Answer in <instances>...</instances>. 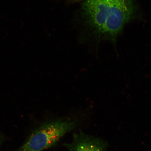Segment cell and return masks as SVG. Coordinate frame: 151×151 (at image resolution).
Returning a JSON list of instances; mask_svg holds the SVG:
<instances>
[{
  "label": "cell",
  "mask_w": 151,
  "mask_h": 151,
  "mask_svg": "<svg viewBox=\"0 0 151 151\" xmlns=\"http://www.w3.org/2000/svg\"><path fill=\"white\" fill-rule=\"evenodd\" d=\"M112 0H86L83 11L88 22L98 33L102 34Z\"/></svg>",
  "instance_id": "3957f363"
},
{
  "label": "cell",
  "mask_w": 151,
  "mask_h": 151,
  "mask_svg": "<svg viewBox=\"0 0 151 151\" xmlns=\"http://www.w3.org/2000/svg\"><path fill=\"white\" fill-rule=\"evenodd\" d=\"M63 146L69 151H106L101 139L81 131L73 134L72 140Z\"/></svg>",
  "instance_id": "277c9868"
},
{
  "label": "cell",
  "mask_w": 151,
  "mask_h": 151,
  "mask_svg": "<svg viewBox=\"0 0 151 151\" xmlns=\"http://www.w3.org/2000/svg\"><path fill=\"white\" fill-rule=\"evenodd\" d=\"M134 9L133 0H112L102 35L114 39L131 19Z\"/></svg>",
  "instance_id": "7a4b0ae2"
},
{
  "label": "cell",
  "mask_w": 151,
  "mask_h": 151,
  "mask_svg": "<svg viewBox=\"0 0 151 151\" xmlns=\"http://www.w3.org/2000/svg\"><path fill=\"white\" fill-rule=\"evenodd\" d=\"M78 1H83V0H78Z\"/></svg>",
  "instance_id": "5b68a950"
},
{
  "label": "cell",
  "mask_w": 151,
  "mask_h": 151,
  "mask_svg": "<svg viewBox=\"0 0 151 151\" xmlns=\"http://www.w3.org/2000/svg\"><path fill=\"white\" fill-rule=\"evenodd\" d=\"M79 120L73 117L51 120L34 131L18 151H42L55 146L62 138L78 126Z\"/></svg>",
  "instance_id": "6da1fadb"
}]
</instances>
